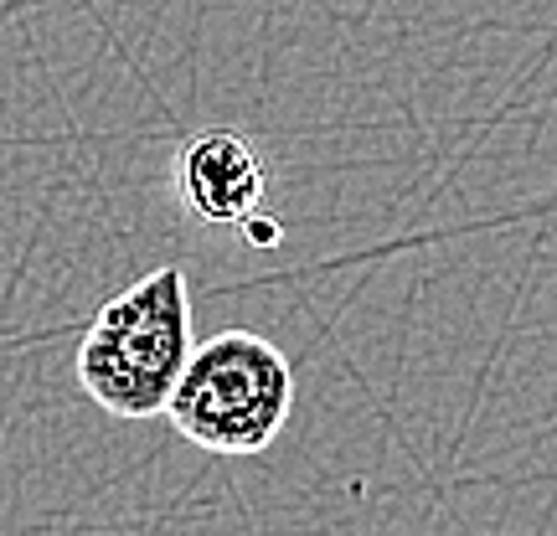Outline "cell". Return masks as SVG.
Wrapping results in <instances>:
<instances>
[{
  "label": "cell",
  "instance_id": "1",
  "mask_svg": "<svg viewBox=\"0 0 557 536\" xmlns=\"http://www.w3.org/2000/svg\"><path fill=\"white\" fill-rule=\"evenodd\" d=\"M191 361V289L186 269L165 263L120 289L78 340V387L103 413L145 423L165 417L181 372Z\"/></svg>",
  "mask_w": 557,
  "mask_h": 536
},
{
  "label": "cell",
  "instance_id": "2",
  "mask_svg": "<svg viewBox=\"0 0 557 536\" xmlns=\"http://www.w3.org/2000/svg\"><path fill=\"white\" fill-rule=\"evenodd\" d=\"M295 413V366L259 331H218L191 346L165 417L207 454H263Z\"/></svg>",
  "mask_w": 557,
  "mask_h": 536
},
{
  "label": "cell",
  "instance_id": "3",
  "mask_svg": "<svg viewBox=\"0 0 557 536\" xmlns=\"http://www.w3.org/2000/svg\"><path fill=\"white\" fill-rule=\"evenodd\" d=\"M176 191L186 212L212 227H243L263 212L269 197V165L233 129H207L186 139L176 155Z\"/></svg>",
  "mask_w": 557,
  "mask_h": 536
},
{
  "label": "cell",
  "instance_id": "4",
  "mask_svg": "<svg viewBox=\"0 0 557 536\" xmlns=\"http://www.w3.org/2000/svg\"><path fill=\"white\" fill-rule=\"evenodd\" d=\"M243 233H248V242H278V222H269L259 212L253 222H243Z\"/></svg>",
  "mask_w": 557,
  "mask_h": 536
}]
</instances>
